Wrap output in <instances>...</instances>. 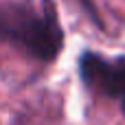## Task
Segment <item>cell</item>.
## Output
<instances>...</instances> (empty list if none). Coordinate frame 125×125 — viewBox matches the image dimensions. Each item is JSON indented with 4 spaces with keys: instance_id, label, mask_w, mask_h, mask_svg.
<instances>
[{
    "instance_id": "1",
    "label": "cell",
    "mask_w": 125,
    "mask_h": 125,
    "mask_svg": "<svg viewBox=\"0 0 125 125\" xmlns=\"http://www.w3.org/2000/svg\"><path fill=\"white\" fill-rule=\"evenodd\" d=\"M0 40L37 62H55L64 48V29L55 2L42 0L40 9L31 2H0Z\"/></svg>"
},
{
    "instance_id": "3",
    "label": "cell",
    "mask_w": 125,
    "mask_h": 125,
    "mask_svg": "<svg viewBox=\"0 0 125 125\" xmlns=\"http://www.w3.org/2000/svg\"><path fill=\"white\" fill-rule=\"evenodd\" d=\"M81 4H83V9L90 13V20L99 26V29H103V22H101V18H99V13H97V9H94V2L92 0H81Z\"/></svg>"
},
{
    "instance_id": "2",
    "label": "cell",
    "mask_w": 125,
    "mask_h": 125,
    "mask_svg": "<svg viewBox=\"0 0 125 125\" xmlns=\"http://www.w3.org/2000/svg\"><path fill=\"white\" fill-rule=\"evenodd\" d=\"M79 77L90 92L119 99L125 114V57L108 59L94 51H83L79 55Z\"/></svg>"
}]
</instances>
